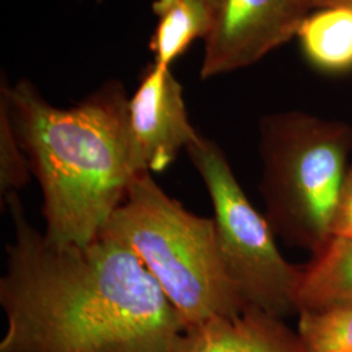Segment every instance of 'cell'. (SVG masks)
Returning a JSON list of instances; mask_svg holds the SVG:
<instances>
[{
	"label": "cell",
	"instance_id": "11",
	"mask_svg": "<svg viewBox=\"0 0 352 352\" xmlns=\"http://www.w3.org/2000/svg\"><path fill=\"white\" fill-rule=\"evenodd\" d=\"M153 12L157 25L149 49L154 56L153 63L164 68H171L193 42L205 39L210 29L206 0H154Z\"/></svg>",
	"mask_w": 352,
	"mask_h": 352
},
{
	"label": "cell",
	"instance_id": "5",
	"mask_svg": "<svg viewBox=\"0 0 352 352\" xmlns=\"http://www.w3.org/2000/svg\"><path fill=\"white\" fill-rule=\"evenodd\" d=\"M186 151L210 196L218 252L245 305L283 320L298 315L302 266L282 256L277 235L241 188L225 151L201 135Z\"/></svg>",
	"mask_w": 352,
	"mask_h": 352
},
{
	"label": "cell",
	"instance_id": "4",
	"mask_svg": "<svg viewBox=\"0 0 352 352\" xmlns=\"http://www.w3.org/2000/svg\"><path fill=\"white\" fill-rule=\"evenodd\" d=\"M260 192L274 234L317 254L333 239L350 170L352 126L302 111L267 113L258 123Z\"/></svg>",
	"mask_w": 352,
	"mask_h": 352
},
{
	"label": "cell",
	"instance_id": "3",
	"mask_svg": "<svg viewBox=\"0 0 352 352\" xmlns=\"http://www.w3.org/2000/svg\"><path fill=\"white\" fill-rule=\"evenodd\" d=\"M100 236L139 257L186 330L247 307L222 264L213 218L188 212L149 173L135 177Z\"/></svg>",
	"mask_w": 352,
	"mask_h": 352
},
{
	"label": "cell",
	"instance_id": "12",
	"mask_svg": "<svg viewBox=\"0 0 352 352\" xmlns=\"http://www.w3.org/2000/svg\"><path fill=\"white\" fill-rule=\"evenodd\" d=\"M296 333L305 352H352V304L299 312Z\"/></svg>",
	"mask_w": 352,
	"mask_h": 352
},
{
	"label": "cell",
	"instance_id": "6",
	"mask_svg": "<svg viewBox=\"0 0 352 352\" xmlns=\"http://www.w3.org/2000/svg\"><path fill=\"white\" fill-rule=\"evenodd\" d=\"M210 29L204 39L202 80L258 63L296 38L308 14L302 0H206Z\"/></svg>",
	"mask_w": 352,
	"mask_h": 352
},
{
	"label": "cell",
	"instance_id": "7",
	"mask_svg": "<svg viewBox=\"0 0 352 352\" xmlns=\"http://www.w3.org/2000/svg\"><path fill=\"white\" fill-rule=\"evenodd\" d=\"M128 128L138 174L162 173L200 136L171 68L151 63L144 71L128 101Z\"/></svg>",
	"mask_w": 352,
	"mask_h": 352
},
{
	"label": "cell",
	"instance_id": "1",
	"mask_svg": "<svg viewBox=\"0 0 352 352\" xmlns=\"http://www.w3.org/2000/svg\"><path fill=\"white\" fill-rule=\"evenodd\" d=\"M0 279V352H171L186 327L139 257L106 238L56 245L29 222L19 193Z\"/></svg>",
	"mask_w": 352,
	"mask_h": 352
},
{
	"label": "cell",
	"instance_id": "10",
	"mask_svg": "<svg viewBox=\"0 0 352 352\" xmlns=\"http://www.w3.org/2000/svg\"><path fill=\"white\" fill-rule=\"evenodd\" d=\"M296 38L305 59L327 74L352 71V10L327 7L308 13Z\"/></svg>",
	"mask_w": 352,
	"mask_h": 352
},
{
	"label": "cell",
	"instance_id": "15",
	"mask_svg": "<svg viewBox=\"0 0 352 352\" xmlns=\"http://www.w3.org/2000/svg\"><path fill=\"white\" fill-rule=\"evenodd\" d=\"M302 3L308 12L327 7H344L352 10V0H302Z\"/></svg>",
	"mask_w": 352,
	"mask_h": 352
},
{
	"label": "cell",
	"instance_id": "9",
	"mask_svg": "<svg viewBox=\"0 0 352 352\" xmlns=\"http://www.w3.org/2000/svg\"><path fill=\"white\" fill-rule=\"evenodd\" d=\"M352 304V238L333 236L327 247L302 265L299 312Z\"/></svg>",
	"mask_w": 352,
	"mask_h": 352
},
{
	"label": "cell",
	"instance_id": "2",
	"mask_svg": "<svg viewBox=\"0 0 352 352\" xmlns=\"http://www.w3.org/2000/svg\"><path fill=\"white\" fill-rule=\"evenodd\" d=\"M0 97L43 195L45 236L56 245H88L100 238L136 176L128 128V96L111 80L80 103L51 104L29 80Z\"/></svg>",
	"mask_w": 352,
	"mask_h": 352
},
{
	"label": "cell",
	"instance_id": "14",
	"mask_svg": "<svg viewBox=\"0 0 352 352\" xmlns=\"http://www.w3.org/2000/svg\"><path fill=\"white\" fill-rule=\"evenodd\" d=\"M334 236L352 238V166L347 173L333 226Z\"/></svg>",
	"mask_w": 352,
	"mask_h": 352
},
{
	"label": "cell",
	"instance_id": "13",
	"mask_svg": "<svg viewBox=\"0 0 352 352\" xmlns=\"http://www.w3.org/2000/svg\"><path fill=\"white\" fill-rule=\"evenodd\" d=\"M32 170L16 138L10 111L0 97V197L19 193L30 180Z\"/></svg>",
	"mask_w": 352,
	"mask_h": 352
},
{
	"label": "cell",
	"instance_id": "8",
	"mask_svg": "<svg viewBox=\"0 0 352 352\" xmlns=\"http://www.w3.org/2000/svg\"><path fill=\"white\" fill-rule=\"evenodd\" d=\"M171 352H305L283 318L254 307L187 329Z\"/></svg>",
	"mask_w": 352,
	"mask_h": 352
}]
</instances>
